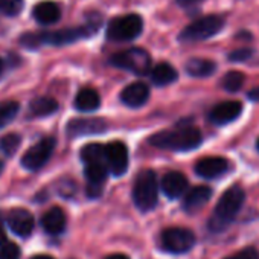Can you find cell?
Instances as JSON below:
<instances>
[{"instance_id":"6da1fadb","label":"cell","mask_w":259,"mask_h":259,"mask_svg":"<svg viewBox=\"0 0 259 259\" xmlns=\"http://www.w3.org/2000/svg\"><path fill=\"white\" fill-rule=\"evenodd\" d=\"M150 144L160 150L169 151H191L201 144V133L195 126H179L176 130H165L151 136Z\"/></svg>"},{"instance_id":"7a4b0ae2","label":"cell","mask_w":259,"mask_h":259,"mask_svg":"<svg viewBox=\"0 0 259 259\" xmlns=\"http://www.w3.org/2000/svg\"><path fill=\"white\" fill-rule=\"evenodd\" d=\"M245 200V194L239 186L229 188L217 203L213 217L210 220V227L213 230H223L241 210Z\"/></svg>"},{"instance_id":"3957f363","label":"cell","mask_w":259,"mask_h":259,"mask_svg":"<svg viewBox=\"0 0 259 259\" xmlns=\"http://www.w3.org/2000/svg\"><path fill=\"white\" fill-rule=\"evenodd\" d=\"M159 200V185L156 174L153 171H142L135 180L133 186V201L142 210H153Z\"/></svg>"},{"instance_id":"277c9868","label":"cell","mask_w":259,"mask_h":259,"mask_svg":"<svg viewBox=\"0 0 259 259\" xmlns=\"http://www.w3.org/2000/svg\"><path fill=\"white\" fill-rule=\"evenodd\" d=\"M110 63L119 69L130 70L136 75H147L151 67V57L147 51L141 48H133V49L114 54Z\"/></svg>"},{"instance_id":"5b68a950","label":"cell","mask_w":259,"mask_h":259,"mask_svg":"<svg viewBox=\"0 0 259 259\" xmlns=\"http://www.w3.org/2000/svg\"><path fill=\"white\" fill-rule=\"evenodd\" d=\"M144 28L142 19L138 14H128L110 22L107 28V37L113 41H130L141 35Z\"/></svg>"},{"instance_id":"8992f818","label":"cell","mask_w":259,"mask_h":259,"mask_svg":"<svg viewBox=\"0 0 259 259\" xmlns=\"http://www.w3.org/2000/svg\"><path fill=\"white\" fill-rule=\"evenodd\" d=\"M224 28V19L220 16H207L185 28L180 34L182 41H201L217 35Z\"/></svg>"},{"instance_id":"52a82bcc","label":"cell","mask_w":259,"mask_h":259,"mask_svg":"<svg viewBox=\"0 0 259 259\" xmlns=\"http://www.w3.org/2000/svg\"><path fill=\"white\" fill-rule=\"evenodd\" d=\"M195 244V236L189 229L169 227L162 232V247L169 253H185Z\"/></svg>"},{"instance_id":"ba28073f","label":"cell","mask_w":259,"mask_h":259,"mask_svg":"<svg viewBox=\"0 0 259 259\" xmlns=\"http://www.w3.org/2000/svg\"><path fill=\"white\" fill-rule=\"evenodd\" d=\"M54 148H55V139L52 138L41 139L23 154L22 157L23 168H26L28 171H38L48 163L49 157L54 153Z\"/></svg>"},{"instance_id":"9c48e42d","label":"cell","mask_w":259,"mask_h":259,"mask_svg":"<svg viewBox=\"0 0 259 259\" xmlns=\"http://www.w3.org/2000/svg\"><path fill=\"white\" fill-rule=\"evenodd\" d=\"M105 154H107V165L108 169L111 171L113 176H122L125 174L126 168H128V150L126 147L119 142H110L105 147Z\"/></svg>"},{"instance_id":"30bf717a","label":"cell","mask_w":259,"mask_h":259,"mask_svg":"<svg viewBox=\"0 0 259 259\" xmlns=\"http://www.w3.org/2000/svg\"><path fill=\"white\" fill-rule=\"evenodd\" d=\"M93 32L87 28V26H81V28H67V29H61V31H54V32H40L41 35V41L48 43V45H55V46H63V45H69L73 43L79 38H84L87 35H92Z\"/></svg>"},{"instance_id":"8fae6325","label":"cell","mask_w":259,"mask_h":259,"mask_svg":"<svg viewBox=\"0 0 259 259\" xmlns=\"http://www.w3.org/2000/svg\"><path fill=\"white\" fill-rule=\"evenodd\" d=\"M105 128L107 126L102 119H73L67 125V135L70 138L98 135L105 132Z\"/></svg>"},{"instance_id":"7c38bea8","label":"cell","mask_w":259,"mask_h":259,"mask_svg":"<svg viewBox=\"0 0 259 259\" xmlns=\"http://www.w3.org/2000/svg\"><path fill=\"white\" fill-rule=\"evenodd\" d=\"M34 217L26 209H13L8 215V226L17 236H28L34 230Z\"/></svg>"},{"instance_id":"4fadbf2b","label":"cell","mask_w":259,"mask_h":259,"mask_svg":"<svg viewBox=\"0 0 259 259\" xmlns=\"http://www.w3.org/2000/svg\"><path fill=\"white\" fill-rule=\"evenodd\" d=\"M242 111V104L239 101H226L215 105L209 114L210 120L217 125H224L235 120Z\"/></svg>"},{"instance_id":"5bb4252c","label":"cell","mask_w":259,"mask_h":259,"mask_svg":"<svg viewBox=\"0 0 259 259\" xmlns=\"http://www.w3.org/2000/svg\"><path fill=\"white\" fill-rule=\"evenodd\" d=\"M150 98V89L144 82H133L126 85L120 93V101L128 107H141Z\"/></svg>"},{"instance_id":"9a60e30c","label":"cell","mask_w":259,"mask_h":259,"mask_svg":"<svg viewBox=\"0 0 259 259\" xmlns=\"http://www.w3.org/2000/svg\"><path fill=\"white\" fill-rule=\"evenodd\" d=\"M229 169V162L223 157H204L195 165V172L204 179H217Z\"/></svg>"},{"instance_id":"2e32d148","label":"cell","mask_w":259,"mask_h":259,"mask_svg":"<svg viewBox=\"0 0 259 259\" xmlns=\"http://www.w3.org/2000/svg\"><path fill=\"white\" fill-rule=\"evenodd\" d=\"M188 188V180L182 172H168L162 179V191L168 198H179L185 194Z\"/></svg>"},{"instance_id":"e0dca14e","label":"cell","mask_w":259,"mask_h":259,"mask_svg":"<svg viewBox=\"0 0 259 259\" xmlns=\"http://www.w3.org/2000/svg\"><path fill=\"white\" fill-rule=\"evenodd\" d=\"M212 197V189L209 186H197L191 189L183 201V206L188 212H195L201 209Z\"/></svg>"},{"instance_id":"ac0fdd59","label":"cell","mask_w":259,"mask_h":259,"mask_svg":"<svg viewBox=\"0 0 259 259\" xmlns=\"http://www.w3.org/2000/svg\"><path fill=\"white\" fill-rule=\"evenodd\" d=\"M41 226L48 233L58 235L66 229V213L61 207H52L43 215Z\"/></svg>"},{"instance_id":"d6986e66","label":"cell","mask_w":259,"mask_h":259,"mask_svg":"<svg viewBox=\"0 0 259 259\" xmlns=\"http://www.w3.org/2000/svg\"><path fill=\"white\" fill-rule=\"evenodd\" d=\"M34 19L41 25H52L60 20L61 11L60 7L54 2H40L34 8Z\"/></svg>"},{"instance_id":"ffe728a7","label":"cell","mask_w":259,"mask_h":259,"mask_svg":"<svg viewBox=\"0 0 259 259\" xmlns=\"http://www.w3.org/2000/svg\"><path fill=\"white\" fill-rule=\"evenodd\" d=\"M99 105H101V98H99L98 92L93 89H89V87L79 90L75 98V107L79 111H93Z\"/></svg>"},{"instance_id":"44dd1931","label":"cell","mask_w":259,"mask_h":259,"mask_svg":"<svg viewBox=\"0 0 259 259\" xmlns=\"http://www.w3.org/2000/svg\"><path fill=\"white\" fill-rule=\"evenodd\" d=\"M81 159L85 165H107L105 147L101 144H89L81 150Z\"/></svg>"},{"instance_id":"7402d4cb","label":"cell","mask_w":259,"mask_h":259,"mask_svg":"<svg viewBox=\"0 0 259 259\" xmlns=\"http://www.w3.org/2000/svg\"><path fill=\"white\" fill-rule=\"evenodd\" d=\"M215 69H217L215 63L206 58H191L186 63V72L191 76H197V78L209 76L215 72Z\"/></svg>"},{"instance_id":"603a6c76","label":"cell","mask_w":259,"mask_h":259,"mask_svg":"<svg viewBox=\"0 0 259 259\" xmlns=\"http://www.w3.org/2000/svg\"><path fill=\"white\" fill-rule=\"evenodd\" d=\"M177 76V70L168 63H160L151 70V79L156 85H168L174 82Z\"/></svg>"},{"instance_id":"cb8c5ba5","label":"cell","mask_w":259,"mask_h":259,"mask_svg":"<svg viewBox=\"0 0 259 259\" xmlns=\"http://www.w3.org/2000/svg\"><path fill=\"white\" fill-rule=\"evenodd\" d=\"M57 108H58V102L54 98H38V99L32 101L29 105L31 113L37 117L49 116V114L55 113Z\"/></svg>"},{"instance_id":"d4e9b609","label":"cell","mask_w":259,"mask_h":259,"mask_svg":"<svg viewBox=\"0 0 259 259\" xmlns=\"http://www.w3.org/2000/svg\"><path fill=\"white\" fill-rule=\"evenodd\" d=\"M20 105L16 101H5L0 102V128L7 126L19 113Z\"/></svg>"},{"instance_id":"484cf974","label":"cell","mask_w":259,"mask_h":259,"mask_svg":"<svg viewBox=\"0 0 259 259\" xmlns=\"http://www.w3.org/2000/svg\"><path fill=\"white\" fill-rule=\"evenodd\" d=\"M107 165H87L85 166V179L90 185H102L107 179Z\"/></svg>"},{"instance_id":"4316f807","label":"cell","mask_w":259,"mask_h":259,"mask_svg":"<svg viewBox=\"0 0 259 259\" xmlns=\"http://www.w3.org/2000/svg\"><path fill=\"white\" fill-rule=\"evenodd\" d=\"M244 81H245V78L241 72H229L223 78V87L227 92H238L242 87Z\"/></svg>"},{"instance_id":"83f0119b","label":"cell","mask_w":259,"mask_h":259,"mask_svg":"<svg viewBox=\"0 0 259 259\" xmlns=\"http://www.w3.org/2000/svg\"><path fill=\"white\" fill-rule=\"evenodd\" d=\"M20 144H22V138L16 133H11L0 141V148H2V151L7 156H14L16 151L19 150Z\"/></svg>"},{"instance_id":"f1b7e54d","label":"cell","mask_w":259,"mask_h":259,"mask_svg":"<svg viewBox=\"0 0 259 259\" xmlns=\"http://www.w3.org/2000/svg\"><path fill=\"white\" fill-rule=\"evenodd\" d=\"M23 8V0H0V13L14 17Z\"/></svg>"},{"instance_id":"f546056e","label":"cell","mask_w":259,"mask_h":259,"mask_svg":"<svg viewBox=\"0 0 259 259\" xmlns=\"http://www.w3.org/2000/svg\"><path fill=\"white\" fill-rule=\"evenodd\" d=\"M0 259H20V248L14 242H7L0 247Z\"/></svg>"},{"instance_id":"4dcf8cb0","label":"cell","mask_w":259,"mask_h":259,"mask_svg":"<svg viewBox=\"0 0 259 259\" xmlns=\"http://www.w3.org/2000/svg\"><path fill=\"white\" fill-rule=\"evenodd\" d=\"M20 43H22L25 48H28V49H37L40 45H43L40 32H28V34H25V35L20 38Z\"/></svg>"},{"instance_id":"1f68e13d","label":"cell","mask_w":259,"mask_h":259,"mask_svg":"<svg viewBox=\"0 0 259 259\" xmlns=\"http://www.w3.org/2000/svg\"><path fill=\"white\" fill-rule=\"evenodd\" d=\"M251 55H253V51H251V49L242 48V49H238V51L230 52V54H229V60H230V61H235V63H241V61L248 60Z\"/></svg>"},{"instance_id":"d6a6232c","label":"cell","mask_w":259,"mask_h":259,"mask_svg":"<svg viewBox=\"0 0 259 259\" xmlns=\"http://www.w3.org/2000/svg\"><path fill=\"white\" fill-rule=\"evenodd\" d=\"M226 259H259V253H257L256 248L247 247V248L239 250L238 253H235V254H232V256H229Z\"/></svg>"},{"instance_id":"836d02e7","label":"cell","mask_w":259,"mask_h":259,"mask_svg":"<svg viewBox=\"0 0 259 259\" xmlns=\"http://www.w3.org/2000/svg\"><path fill=\"white\" fill-rule=\"evenodd\" d=\"M102 192V185H90L87 186V195L90 198H98Z\"/></svg>"},{"instance_id":"e575fe53","label":"cell","mask_w":259,"mask_h":259,"mask_svg":"<svg viewBox=\"0 0 259 259\" xmlns=\"http://www.w3.org/2000/svg\"><path fill=\"white\" fill-rule=\"evenodd\" d=\"M177 2H179V5L183 7V8H192V7L201 4L203 0H177Z\"/></svg>"},{"instance_id":"d590c367","label":"cell","mask_w":259,"mask_h":259,"mask_svg":"<svg viewBox=\"0 0 259 259\" xmlns=\"http://www.w3.org/2000/svg\"><path fill=\"white\" fill-rule=\"evenodd\" d=\"M248 98L251 101H259V87H254L248 92Z\"/></svg>"},{"instance_id":"8d00e7d4","label":"cell","mask_w":259,"mask_h":259,"mask_svg":"<svg viewBox=\"0 0 259 259\" xmlns=\"http://www.w3.org/2000/svg\"><path fill=\"white\" fill-rule=\"evenodd\" d=\"M8 241H7V235H5V230L0 227V247H4L5 244H7Z\"/></svg>"},{"instance_id":"74e56055","label":"cell","mask_w":259,"mask_h":259,"mask_svg":"<svg viewBox=\"0 0 259 259\" xmlns=\"http://www.w3.org/2000/svg\"><path fill=\"white\" fill-rule=\"evenodd\" d=\"M105 259H130V257H128V256H125V254H120V253H114V254L107 256Z\"/></svg>"},{"instance_id":"f35d334b","label":"cell","mask_w":259,"mask_h":259,"mask_svg":"<svg viewBox=\"0 0 259 259\" xmlns=\"http://www.w3.org/2000/svg\"><path fill=\"white\" fill-rule=\"evenodd\" d=\"M34 259H55V257H52V256H49V254H38V256H35Z\"/></svg>"},{"instance_id":"ab89813d","label":"cell","mask_w":259,"mask_h":259,"mask_svg":"<svg viewBox=\"0 0 259 259\" xmlns=\"http://www.w3.org/2000/svg\"><path fill=\"white\" fill-rule=\"evenodd\" d=\"M2 70H4V63H2V60H0V73H2Z\"/></svg>"},{"instance_id":"60d3db41","label":"cell","mask_w":259,"mask_h":259,"mask_svg":"<svg viewBox=\"0 0 259 259\" xmlns=\"http://www.w3.org/2000/svg\"><path fill=\"white\" fill-rule=\"evenodd\" d=\"M2 169H4V163L0 162V174H2Z\"/></svg>"},{"instance_id":"b9f144b4","label":"cell","mask_w":259,"mask_h":259,"mask_svg":"<svg viewBox=\"0 0 259 259\" xmlns=\"http://www.w3.org/2000/svg\"><path fill=\"white\" fill-rule=\"evenodd\" d=\"M257 150H259V141H257Z\"/></svg>"}]
</instances>
